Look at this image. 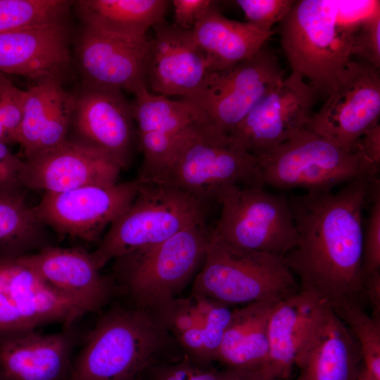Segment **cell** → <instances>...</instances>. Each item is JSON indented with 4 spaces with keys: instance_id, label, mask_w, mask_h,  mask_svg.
I'll list each match as a JSON object with an SVG mask.
<instances>
[{
    "instance_id": "6da1fadb",
    "label": "cell",
    "mask_w": 380,
    "mask_h": 380,
    "mask_svg": "<svg viewBox=\"0 0 380 380\" xmlns=\"http://www.w3.org/2000/svg\"><path fill=\"white\" fill-rule=\"evenodd\" d=\"M379 178L359 177L337 191H306L289 200L298 239L282 259L300 289L329 306L363 293V212Z\"/></svg>"
},
{
    "instance_id": "7a4b0ae2",
    "label": "cell",
    "mask_w": 380,
    "mask_h": 380,
    "mask_svg": "<svg viewBox=\"0 0 380 380\" xmlns=\"http://www.w3.org/2000/svg\"><path fill=\"white\" fill-rule=\"evenodd\" d=\"M376 0H298L279 22L292 72L326 96L352 61L355 34Z\"/></svg>"
},
{
    "instance_id": "3957f363",
    "label": "cell",
    "mask_w": 380,
    "mask_h": 380,
    "mask_svg": "<svg viewBox=\"0 0 380 380\" xmlns=\"http://www.w3.org/2000/svg\"><path fill=\"white\" fill-rule=\"evenodd\" d=\"M300 289L282 257L236 246L212 230L192 295L228 305H246L277 302Z\"/></svg>"
},
{
    "instance_id": "277c9868",
    "label": "cell",
    "mask_w": 380,
    "mask_h": 380,
    "mask_svg": "<svg viewBox=\"0 0 380 380\" xmlns=\"http://www.w3.org/2000/svg\"><path fill=\"white\" fill-rule=\"evenodd\" d=\"M140 182L129 205L90 253L101 270L110 260L163 242L181 230L205 222L208 204L164 182Z\"/></svg>"
},
{
    "instance_id": "5b68a950",
    "label": "cell",
    "mask_w": 380,
    "mask_h": 380,
    "mask_svg": "<svg viewBox=\"0 0 380 380\" xmlns=\"http://www.w3.org/2000/svg\"><path fill=\"white\" fill-rule=\"evenodd\" d=\"M165 331L144 308L110 310L88 335L68 380H132L162 348Z\"/></svg>"
},
{
    "instance_id": "8992f818",
    "label": "cell",
    "mask_w": 380,
    "mask_h": 380,
    "mask_svg": "<svg viewBox=\"0 0 380 380\" xmlns=\"http://www.w3.org/2000/svg\"><path fill=\"white\" fill-rule=\"evenodd\" d=\"M160 182L206 203L225 186L263 184L258 157L203 120L194 122L179 140Z\"/></svg>"
},
{
    "instance_id": "52a82bcc",
    "label": "cell",
    "mask_w": 380,
    "mask_h": 380,
    "mask_svg": "<svg viewBox=\"0 0 380 380\" xmlns=\"http://www.w3.org/2000/svg\"><path fill=\"white\" fill-rule=\"evenodd\" d=\"M212 230L191 225L167 240L115 259L116 277L141 308H158L184 288L203 262Z\"/></svg>"
},
{
    "instance_id": "ba28073f",
    "label": "cell",
    "mask_w": 380,
    "mask_h": 380,
    "mask_svg": "<svg viewBox=\"0 0 380 380\" xmlns=\"http://www.w3.org/2000/svg\"><path fill=\"white\" fill-rule=\"evenodd\" d=\"M258 159L263 184L281 190L331 191L359 177L376 179L357 152L306 128Z\"/></svg>"
},
{
    "instance_id": "9c48e42d",
    "label": "cell",
    "mask_w": 380,
    "mask_h": 380,
    "mask_svg": "<svg viewBox=\"0 0 380 380\" xmlns=\"http://www.w3.org/2000/svg\"><path fill=\"white\" fill-rule=\"evenodd\" d=\"M214 201L221 213L213 232L239 247L284 256L298 236L289 200L265 185L230 184L221 188Z\"/></svg>"
},
{
    "instance_id": "30bf717a",
    "label": "cell",
    "mask_w": 380,
    "mask_h": 380,
    "mask_svg": "<svg viewBox=\"0 0 380 380\" xmlns=\"http://www.w3.org/2000/svg\"><path fill=\"white\" fill-rule=\"evenodd\" d=\"M284 79L278 58L264 46L250 58L211 71L192 95L184 98L217 132L229 135L256 103Z\"/></svg>"
},
{
    "instance_id": "8fae6325",
    "label": "cell",
    "mask_w": 380,
    "mask_h": 380,
    "mask_svg": "<svg viewBox=\"0 0 380 380\" xmlns=\"http://www.w3.org/2000/svg\"><path fill=\"white\" fill-rule=\"evenodd\" d=\"M379 70L352 60L305 128L353 151L362 134L379 122Z\"/></svg>"
},
{
    "instance_id": "7c38bea8",
    "label": "cell",
    "mask_w": 380,
    "mask_h": 380,
    "mask_svg": "<svg viewBox=\"0 0 380 380\" xmlns=\"http://www.w3.org/2000/svg\"><path fill=\"white\" fill-rule=\"evenodd\" d=\"M89 312L51 286L19 257L0 258V334L56 322L71 325Z\"/></svg>"
},
{
    "instance_id": "4fadbf2b",
    "label": "cell",
    "mask_w": 380,
    "mask_h": 380,
    "mask_svg": "<svg viewBox=\"0 0 380 380\" xmlns=\"http://www.w3.org/2000/svg\"><path fill=\"white\" fill-rule=\"evenodd\" d=\"M140 182L89 185L61 192H44L33 207L37 218L61 236L98 239L135 198Z\"/></svg>"
},
{
    "instance_id": "5bb4252c",
    "label": "cell",
    "mask_w": 380,
    "mask_h": 380,
    "mask_svg": "<svg viewBox=\"0 0 380 380\" xmlns=\"http://www.w3.org/2000/svg\"><path fill=\"white\" fill-rule=\"evenodd\" d=\"M316 94L300 75L291 72L256 103L229 136L249 153L260 156L306 127Z\"/></svg>"
},
{
    "instance_id": "9a60e30c",
    "label": "cell",
    "mask_w": 380,
    "mask_h": 380,
    "mask_svg": "<svg viewBox=\"0 0 380 380\" xmlns=\"http://www.w3.org/2000/svg\"><path fill=\"white\" fill-rule=\"evenodd\" d=\"M122 165L108 152L80 140H65L24 160L25 189L61 192L118 183Z\"/></svg>"
},
{
    "instance_id": "2e32d148",
    "label": "cell",
    "mask_w": 380,
    "mask_h": 380,
    "mask_svg": "<svg viewBox=\"0 0 380 380\" xmlns=\"http://www.w3.org/2000/svg\"><path fill=\"white\" fill-rule=\"evenodd\" d=\"M134 96L132 113L144 157L137 179L159 182L179 140L194 122L203 118L198 108L184 98L172 100L151 93L146 87Z\"/></svg>"
},
{
    "instance_id": "e0dca14e",
    "label": "cell",
    "mask_w": 380,
    "mask_h": 380,
    "mask_svg": "<svg viewBox=\"0 0 380 380\" xmlns=\"http://www.w3.org/2000/svg\"><path fill=\"white\" fill-rule=\"evenodd\" d=\"M145 58L144 80L149 91L187 98L210 72L208 58L192 30L179 28L165 19L153 27Z\"/></svg>"
},
{
    "instance_id": "ac0fdd59",
    "label": "cell",
    "mask_w": 380,
    "mask_h": 380,
    "mask_svg": "<svg viewBox=\"0 0 380 380\" xmlns=\"http://www.w3.org/2000/svg\"><path fill=\"white\" fill-rule=\"evenodd\" d=\"M72 121L80 141L106 151L123 169L128 165L134 120L122 91L82 83L74 95Z\"/></svg>"
},
{
    "instance_id": "d6986e66",
    "label": "cell",
    "mask_w": 380,
    "mask_h": 380,
    "mask_svg": "<svg viewBox=\"0 0 380 380\" xmlns=\"http://www.w3.org/2000/svg\"><path fill=\"white\" fill-rule=\"evenodd\" d=\"M65 21L0 33V72L63 82L70 70Z\"/></svg>"
},
{
    "instance_id": "ffe728a7",
    "label": "cell",
    "mask_w": 380,
    "mask_h": 380,
    "mask_svg": "<svg viewBox=\"0 0 380 380\" xmlns=\"http://www.w3.org/2000/svg\"><path fill=\"white\" fill-rule=\"evenodd\" d=\"M148 42H129L84 25L75 47L82 83L134 95L146 87L144 67Z\"/></svg>"
},
{
    "instance_id": "44dd1931",
    "label": "cell",
    "mask_w": 380,
    "mask_h": 380,
    "mask_svg": "<svg viewBox=\"0 0 380 380\" xmlns=\"http://www.w3.org/2000/svg\"><path fill=\"white\" fill-rule=\"evenodd\" d=\"M75 336L70 329L0 334V380H68Z\"/></svg>"
},
{
    "instance_id": "7402d4cb",
    "label": "cell",
    "mask_w": 380,
    "mask_h": 380,
    "mask_svg": "<svg viewBox=\"0 0 380 380\" xmlns=\"http://www.w3.org/2000/svg\"><path fill=\"white\" fill-rule=\"evenodd\" d=\"M327 305L318 296L302 289L278 301L267 323L268 357L259 371L271 379H287Z\"/></svg>"
},
{
    "instance_id": "603a6c76",
    "label": "cell",
    "mask_w": 380,
    "mask_h": 380,
    "mask_svg": "<svg viewBox=\"0 0 380 380\" xmlns=\"http://www.w3.org/2000/svg\"><path fill=\"white\" fill-rule=\"evenodd\" d=\"M20 260L53 289L93 312L110 298L113 285L81 248L45 246Z\"/></svg>"
},
{
    "instance_id": "cb8c5ba5",
    "label": "cell",
    "mask_w": 380,
    "mask_h": 380,
    "mask_svg": "<svg viewBox=\"0 0 380 380\" xmlns=\"http://www.w3.org/2000/svg\"><path fill=\"white\" fill-rule=\"evenodd\" d=\"M359 347L344 322L327 305L296 360L297 380H356L362 365Z\"/></svg>"
},
{
    "instance_id": "d4e9b609",
    "label": "cell",
    "mask_w": 380,
    "mask_h": 380,
    "mask_svg": "<svg viewBox=\"0 0 380 380\" xmlns=\"http://www.w3.org/2000/svg\"><path fill=\"white\" fill-rule=\"evenodd\" d=\"M215 1L197 22L192 34L205 54L211 71L223 70L251 58L273 35L246 22L226 18Z\"/></svg>"
},
{
    "instance_id": "484cf974",
    "label": "cell",
    "mask_w": 380,
    "mask_h": 380,
    "mask_svg": "<svg viewBox=\"0 0 380 380\" xmlns=\"http://www.w3.org/2000/svg\"><path fill=\"white\" fill-rule=\"evenodd\" d=\"M167 0H79L77 13L84 25L129 42H148L147 31L165 20Z\"/></svg>"
},
{
    "instance_id": "4316f807",
    "label": "cell",
    "mask_w": 380,
    "mask_h": 380,
    "mask_svg": "<svg viewBox=\"0 0 380 380\" xmlns=\"http://www.w3.org/2000/svg\"><path fill=\"white\" fill-rule=\"evenodd\" d=\"M277 302H255L233 310L216 360L229 369L260 370L268 357L267 323Z\"/></svg>"
},
{
    "instance_id": "83f0119b",
    "label": "cell",
    "mask_w": 380,
    "mask_h": 380,
    "mask_svg": "<svg viewBox=\"0 0 380 380\" xmlns=\"http://www.w3.org/2000/svg\"><path fill=\"white\" fill-rule=\"evenodd\" d=\"M43 226L22 191L0 192V258H17L45 247Z\"/></svg>"
},
{
    "instance_id": "f1b7e54d",
    "label": "cell",
    "mask_w": 380,
    "mask_h": 380,
    "mask_svg": "<svg viewBox=\"0 0 380 380\" xmlns=\"http://www.w3.org/2000/svg\"><path fill=\"white\" fill-rule=\"evenodd\" d=\"M62 82L46 79L34 82L26 91L17 143L26 158L37 152L38 144L53 101Z\"/></svg>"
},
{
    "instance_id": "f546056e",
    "label": "cell",
    "mask_w": 380,
    "mask_h": 380,
    "mask_svg": "<svg viewBox=\"0 0 380 380\" xmlns=\"http://www.w3.org/2000/svg\"><path fill=\"white\" fill-rule=\"evenodd\" d=\"M157 309L161 313V320H157L175 334L183 348L195 357L206 360L205 324L194 298H175Z\"/></svg>"
},
{
    "instance_id": "4dcf8cb0",
    "label": "cell",
    "mask_w": 380,
    "mask_h": 380,
    "mask_svg": "<svg viewBox=\"0 0 380 380\" xmlns=\"http://www.w3.org/2000/svg\"><path fill=\"white\" fill-rule=\"evenodd\" d=\"M72 1L0 0V33L63 22Z\"/></svg>"
},
{
    "instance_id": "1f68e13d",
    "label": "cell",
    "mask_w": 380,
    "mask_h": 380,
    "mask_svg": "<svg viewBox=\"0 0 380 380\" xmlns=\"http://www.w3.org/2000/svg\"><path fill=\"white\" fill-rule=\"evenodd\" d=\"M330 307L355 336L365 368L380 379V319L367 315L355 301L343 300Z\"/></svg>"
},
{
    "instance_id": "d6a6232c",
    "label": "cell",
    "mask_w": 380,
    "mask_h": 380,
    "mask_svg": "<svg viewBox=\"0 0 380 380\" xmlns=\"http://www.w3.org/2000/svg\"><path fill=\"white\" fill-rule=\"evenodd\" d=\"M73 109L74 95L67 92L62 86L51 105L36 153L56 146L67 139Z\"/></svg>"
},
{
    "instance_id": "836d02e7",
    "label": "cell",
    "mask_w": 380,
    "mask_h": 380,
    "mask_svg": "<svg viewBox=\"0 0 380 380\" xmlns=\"http://www.w3.org/2000/svg\"><path fill=\"white\" fill-rule=\"evenodd\" d=\"M26 91L4 75L0 79V143H17Z\"/></svg>"
},
{
    "instance_id": "e575fe53",
    "label": "cell",
    "mask_w": 380,
    "mask_h": 380,
    "mask_svg": "<svg viewBox=\"0 0 380 380\" xmlns=\"http://www.w3.org/2000/svg\"><path fill=\"white\" fill-rule=\"evenodd\" d=\"M368 206L367 220L363 223V278L380 272V186L374 191Z\"/></svg>"
},
{
    "instance_id": "d590c367",
    "label": "cell",
    "mask_w": 380,
    "mask_h": 380,
    "mask_svg": "<svg viewBox=\"0 0 380 380\" xmlns=\"http://www.w3.org/2000/svg\"><path fill=\"white\" fill-rule=\"evenodd\" d=\"M293 0H236L246 23L263 32H270L273 25L281 21L289 12Z\"/></svg>"
},
{
    "instance_id": "8d00e7d4",
    "label": "cell",
    "mask_w": 380,
    "mask_h": 380,
    "mask_svg": "<svg viewBox=\"0 0 380 380\" xmlns=\"http://www.w3.org/2000/svg\"><path fill=\"white\" fill-rule=\"evenodd\" d=\"M379 70L380 68V7L367 16L357 29L353 44V56Z\"/></svg>"
},
{
    "instance_id": "74e56055",
    "label": "cell",
    "mask_w": 380,
    "mask_h": 380,
    "mask_svg": "<svg viewBox=\"0 0 380 380\" xmlns=\"http://www.w3.org/2000/svg\"><path fill=\"white\" fill-rule=\"evenodd\" d=\"M23 165L24 160L15 155L8 144L0 143V192L22 191Z\"/></svg>"
},
{
    "instance_id": "f35d334b",
    "label": "cell",
    "mask_w": 380,
    "mask_h": 380,
    "mask_svg": "<svg viewBox=\"0 0 380 380\" xmlns=\"http://www.w3.org/2000/svg\"><path fill=\"white\" fill-rule=\"evenodd\" d=\"M353 151L360 155L370 174L379 177L380 170L379 122L362 134L357 141Z\"/></svg>"
},
{
    "instance_id": "ab89813d",
    "label": "cell",
    "mask_w": 380,
    "mask_h": 380,
    "mask_svg": "<svg viewBox=\"0 0 380 380\" xmlns=\"http://www.w3.org/2000/svg\"><path fill=\"white\" fill-rule=\"evenodd\" d=\"M215 2L212 0H173L174 23L184 30H192L208 9Z\"/></svg>"
},
{
    "instance_id": "60d3db41",
    "label": "cell",
    "mask_w": 380,
    "mask_h": 380,
    "mask_svg": "<svg viewBox=\"0 0 380 380\" xmlns=\"http://www.w3.org/2000/svg\"><path fill=\"white\" fill-rule=\"evenodd\" d=\"M162 380H220V374L182 364L170 369Z\"/></svg>"
},
{
    "instance_id": "b9f144b4",
    "label": "cell",
    "mask_w": 380,
    "mask_h": 380,
    "mask_svg": "<svg viewBox=\"0 0 380 380\" xmlns=\"http://www.w3.org/2000/svg\"><path fill=\"white\" fill-rule=\"evenodd\" d=\"M363 293L372 308V317L380 319V272L363 278Z\"/></svg>"
},
{
    "instance_id": "7bdbcfd3",
    "label": "cell",
    "mask_w": 380,
    "mask_h": 380,
    "mask_svg": "<svg viewBox=\"0 0 380 380\" xmlns=\"http://www.w3.org/2000/svg\"><path fill=\"white\" fill-rule=\"evenodd\" d=\"M220 380H277L264 375L259 370L229 369L220 373Z\"/></svg>"
},
{
    "instance_id": "ee69618b",
    "label": "cell",
    "mask_w": 380,
    "mask_h": 380,
    "mask_svg": "<svg viewBox=\"0 0 380 380\" xmlns=\"http://www.w3.org/2000/svg\"><path fill=\"white\" fill-rule=\"evenodd\" d=\"M356 380H380L369 373L362 365Z\"/></svg>"
},
{
    "instance_id": "f6af8a7d",
    "label": "cell",
    "mask_w": 380,
    "mask_h": 380,
    "mask_svg": "<svg viewBox=\"0 0 380 380\" xmlns=\"http://www.w3.org/2000/svg\"><path fill=\"white\" fill-rule=\"evenodd\" d=\"M4 74L0 72V79L1 78V77L4 75Z\"/></svg>"
}]
</instances>
